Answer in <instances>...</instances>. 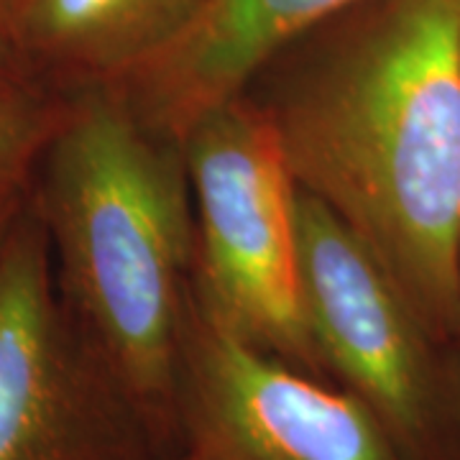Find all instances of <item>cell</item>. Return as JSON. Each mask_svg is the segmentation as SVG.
I'll return each instance as SVG.
<instances>
[{"label":"cell","mask_w":460,"mask_h":460,"mask_svg":"<svg viewBox=\"0 0 460 460\" xmlns=\"http://www.w3.org/2000/svg\"><path fill=\"white\" fill-rule=\"evenodd\" d=\"M180 460H192V458H190V456H187V453H184V458H180Z\"/></svg>","instance_id":"4fadbf2b"},{"label":"cell","mask_w":460,"mask_h":460,"mask_svg":"<svg viewBox=\"0 0 460 460\" xmlns=\"http://www.w3.org/2000/svg\"><path fill=\"white\" fill-rule=\"evenodd\" d=\"M21 208H23V181L3 184L0 187V248L21 217Z\"/></svg>","instance_id":"30bf717a"},{"label":"cell","mask_w":460,"mask_h":460,"mask_svg":"<svg viewBox=\"0 0 460 460\" xmlns=\"http://www.w3.org/2000/svg\"><path fill=\"white\" fill-rule=\"evenodd\" d=\"M65 108H54L18 83H0V187L26 180L31 164L44 156Z\"/></svg>","instance_id":"9c48e42d"},{"label":"cell","mask_w":460,"mask_h":460,"mask_svg":"<svg viewBox=\"0 0 460 460\" xmlns=\"http://www.w3.org/2000/svg\"><path fill=\"white\" fill-rule=\"evenodd\" d=\"M26 0H0V31L11 39V26Z\"/></svg>","instance_id":"7c38bea8"},{"label":"cell","mask_w":460,"mask_h":460,"mask_svg":"<svg viewBox=\"0 0 460 460\" xmlns=\"http://www.w3.org/2000/svg\"><path fill=\"white\" fill-rule=\"evenodd\" d=\"M177 420L192 460H404L366 402L246 343L192 296Z\"/></svg>","instance_id":"5b68a950"},{"label":"cell","mask_w":460,"mask_h":460,"mask_svg":"<svg viewBox=\"0 0 460 460\" xmlns=\"http://www.w3.org/2000/svg\"><path fill=\"white\" fill-rule=\"evenodd\" d=\"M263 105L296 187L460 341V0H363Z\"/></svg>","instance_id":"6da1fadb"},{"label":"cell","mask_w":460,"mask_h":460,"mask_svg":"<svg viewBox=\"0 0 460 460\" xmlns=\"http://www.w3.org/2000/svg\"><path fill=\"white\" fill-rule=\"evenodd\" d=\"M49 248L23 215L0 248V460H113L105 410L120 396L69 335Z\"/></svg>","instance_id":"8992f818"},{"label":"cell","mask_w":460,"mask_h":460,"mask_svg":"<svg viewBox=\"0 0 460 460\" xmlns=\"http://www.w3.org/2000/svg\"><path fill=\"white\" fill-rule=\"evenodd\" d=\"M195 213L192 302L217 325L307 374H325L299 299L295 198L279 133L248 95L180 144Z\"/></svg>","instance_id":"3957f363"},{"label":"cell","mask_w":460,"mask_h":460,"mask_svg":"<svg viewBox=\"0 0 460 460\" xmlns=\"http://www.w3.org/2000/svg\"><path fill=\"white\" fill-rule=\"evenodd\" d=\"M363 0H199L164 47L111 87L148 131L180 146L199 118L246 95L248 84L305 33Z\"/></svg>","instance_id":"52a82bcc"},{"label":"cell","mask_w":460,"mask_h":460,"mask_svg":"<svg viewBox=\"0 0 460 460\" xmlns=\"http://www.w3.org/2000/svg\"><path fill=\"white\" fill-rule=\"evenodd\" d=\"M299 299L323 371L392 435L404 460H460V392L438 341L376 256L296 187Z\"/></svg>","instance_id":"277c9868"},{"label":"cell","mask_w":460,"mask_h":460,"mask_svg":"<svg viewBox=\"0 0 460 460\" xmlns=\"http://www.w3.org/2000/svg\"><path fill=\"white\" fill-rule=\"evenodd\" d=\"M0 83H21V54L13 41L0 31Z\"/></svg>","instance_id":"8fae6325"},{"label":"cell","mask_w":460,"mask_h":460,"mask_svg":"<svg viewBox=\"0 0 460 460\" xmlns=\"http://www.w3.org/2000/svg\"><path fill=\"white\" fill-rule=\"evenodd\" d=\"M199 0H26L11 26L21 57L95 84L164 47Z\"/></svg>","instance_id":"ba28073f"},{"label":"cell","mask_w":460,"mask_h":460,"mask_svg":"<svg viewBox=\"0 0 460 460\" xmlns=\"http://www.w3.org/2000/svg\"><path fill=\"white\" fill-rule=\"evenodd\" d=\"M44 148L41 223L90 356L148 425L177 420L195 213L180 148L95 84Z\"/></svg>","instance_id":"7a4b0ae2"}]
</instances>
